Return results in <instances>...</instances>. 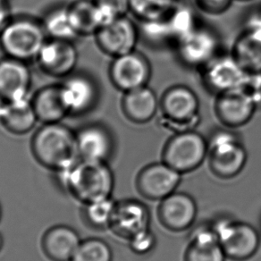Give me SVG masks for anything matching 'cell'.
I'll use <instances>...</instances> for the list:
<instances>
[{
  "label": "cell",
  "mask_w": 261,
  "mask_h": 261,
  "mask_svg": "<svg viewBox=\"0 0 261 261\" xmlns=\"http://www.w3.org/2000/svg\"><path fill=\"white\" fill-rule=\"evenodd\" d=\"M58 179L67 192L88 204L111 197L115 178L106 162L79 160L71 167L57 172Z\"/></svg>",
  "instance_id": "cell-1"
},
{
  "label": "cell",
  "mask_w": 261,
  "mask_h": 261,
  "mask_svg": "<svg viewBox=\"0 0 261 261\" xmlns=\"http://www.w3.org/2000/svg\"><path fill=\"white\" fill-rule=\"evenodd\" d=\"M32 149L36 160L55 172L79 160L75 133L60 123H44L33 136Z\"/></svg>",
  "instance_id": "cell-2"
},
{
  "label": "cell",
  "mask_w": 261,
  "mask_h": 261,
  "mask_svg": "<svg viewBox=\"0 0 261 261\" xmlns=\"http://www.w3.org/2000/svg\"><path fill=\"white\" fill-rule=\"evenodd\" d=\"M200 99L186 85H173L160 98L161 124L175 133L194 130L200 122Z\"/></svg>",
  "instance_id": "cell-3"
},
{
  "label": "cell",
  "mask_w": 261,
  "mask_h": 261,
  "mask_svg": "<svg viewBox=\"0 0 261 261\" xmlns=\"http://www.w3.org/2000/svg\"><path fill=\"white\" fill-rule=\"evenodd\" d=\"M47 37L41 22L28 17L10 19L0 32V46L7 57L27 63L36 59Z\"/></svg>",
  "instance_id": "cell-4"
},
{
  "label": "cell",
  "mask_w": 261,
  "mask_h": 261,
  "mask_svg": "<svg viewBox=\"0 0 261 261\" xmlns=\"http://www.w3.org/2000/svg\"><path fill=\"white\" fill-rule=\"evenodd\" d=\"M232 130H216L207 140L211 172L221 179L236 177L243 171L248 159L239 135Z\"/></svg>",
  "instance_id": "cell-5"
},
{
  "label": "cell",
  "mask_w": 261,
  "mask_h": 261,
  "mask_svg": "<svg viewBox=\"0 0 261 261\" xmlns=\"http://www.w3.org/2000/svg\"><path fill=\"white\" fill-rule=\"evenodd\" d=\"M208 154L207 140L194 130L175 133L164 146L162 161L180 174L197 169Z\"/></svg>",
  "instance_id": "cell-6"
},
{
  "label": "cell",
  "mask_w": 261,
  "mask_h": 261,
  "mask_svg": "<svg viewBox=\"0 0 261 261\" xmlns=\"http://www.w3.org/2000/svg\"><path fill=\"white\" fill-rule=\"evenodd\" d=\"M211 224L228 258L247 260L257 252L260 237L252 225L226 216L218 217Z\"/></svg>",
  "instance_id": "cell-7"
},
{
  "label": "cell",
  "mask_w": 261,
  "mask_h": 261,
  "mask_svg": "<svg viewBox=\"0 0 261 261\" xmlns=\"http://www.w3.org/2000/svg\"><path fill=\"white\" fill-rule=\"evenodd\" d=\"M220 46L218 33L211 27L199 23L178 40L175 51L182 65L200 70L221 52Z\"/></svg>",
  "instance_id": "cell-8"
},
{
  "label": "cell",
  "mask_w": 261,
  "mask_h": 261,
  "mask_svg": "<svg viewBox=\"0 0 261 261\" xmlns=\"http://www.w3.org/2000/svg\"><path fill=\"white\" fill-rule=\"evenodd\" d=\"M200 71L204 87L216 95L242 89L249 73L231 52H220Z\"/></svg>",
  "instance_id": "cell-9"
},
{
  "label": "cell",
  "mask_w": 261,
  "mask_h": 261,
  "mask_svg": "<svg viewBox=\"0 0 261 261\" xmlns=\"http://www.w3.org/2000/svg\"><path fill=\"white\" fill-rule=\"evenodd\" d=\"M151 74L150 62L145 55L137 50L113 58L109 66L111 83L123 93L147 86Z\"/></svg>",
  "instance_id": "cell-10"
},
{
  "label": "cell",
  "mask_w": 261,
  "mask_h": 261,
  "mask_svg": "<svg viewBox=\"0 0 261 261\" xmlns=\"http://www.w3.org/2000/svg\"><path fill=\"white\" fill-rule=\"evenodd\" d=\"M95 37L100 50L114 58L136 49L140 30L135 22L123 15L98 30Z\"/></svg>",
  "instance_id": "cell-11"
},
{
  "label": "cell",
  "mask_w": 261,
  "mask_h": 261,
  "mask_svg": "<svg viewBox=\"0 0 261 261\" xmlns=\"http://www.w3.org/2000/svg\"><path fill=\"white\" fill-rule=\"evenodd\" d=\"M181 178V174L162 161L143 167L136 179V187L143 198L162 200L175 192Z\"/></svg>",
  "instance_id": "cell-12"
},
{
  "label": "cell",
  "mask_w": 261,
  "mask_h": 261,
  "mask_svg": "<svg viewBox=\"0 0 261 261\" xmlns=\"http://www.w3.org/2000/svg\"><path fill=\"white\" fill-rule=\"evenodd\" d=\"M215 114L220 123L230 129L244 126L252 119L257 105L243 89L217 95Z\"/></svg>",
  "instance_id": "cell-13"
},
{
  "label": "cell",
  "mask_w": 261,
  "mask_h": 261,
  "mask_svg": "<svg viewBox=\"0 0 261 261\" xmlns=\"http://www.w3.org/2000/svg\"><path fill=\"white\" fill-rule=\"evenodd\" d=\"M44 73L65 78L73 73L78 62V52L73 41L47 40L36 58Z\"/></svg>",
  "instance_id": "cell-14"
},
{
  "label": "cell",
  "mask_w": 261,
  "mask_h": 261,
  "mask_svg": "<svg viewBox=\"0 0 261 261\" xmlns=\"http://www.w3.org/2000/svg\"><path fill=\"white\" fill-rule=\"evenodd\" d=\"M197 204L192 196L174 192L161 200L158 208L160 224L172 232H182L195 221Z\"/></svg>",
  "instance_id": "cell-15"
},
{
  "label": "cell",
  "mask_w": 261,
  "mask_h": 261,
  "mask_svg": "<svg viewBox=\"0 0 261 261\" xmlns=\"http://www.w3.org/2000/svg\"><path fill=\"white\" fill-rule=\"evenodd\" d=\"M150 212L145 204L137 200L116 202L109 228L116 236L130 240L138 232L149 228Z\"/></svg>",
  "instance_id": "cell-16"
},
{
  "label": "cell",
  "mask_w": 261,
  "mask_h": 261,
  "mask_svg": "<svg viewBox=\"0 0 261 261\" xmlns=\"http://www.w3.org/2000/svg\"><path fill=\"white\" fill-rule=\"evenodd\" d=\"M59 89L69 115L87 112L94 107L98 99V90L94 82L81 73H72L64 78Z\"/></svg>",
  "instance_id": "cell-17"
},
{
  "label": "cell",
  "mask_w": 261,
  "mask_h": 261,
  "mask_svg": "<svg viewBox=\"0 0 261 261\" xmlns=\"http://www.w3.org/2000/svg\"><path fill=\"white\" fill-rule=\"evenodd\" d=\"M32 73L26 62L7 58L0 60V99L31 98Z\"/></svg>",
  "instance_id": "cell-18"
},
{
  "label": "cell",
  "mask_w": 261,
  "mask_h": 261,
  "mask_svg": "<svg viewBox=\"0 0 261 261\" xmlns=\"http://www.w3.org/2000/svg\"><path fill=\"white\" fill-rule=\"evenodd\" d=\"M77 154L80 160L106 162L113 149L112 135L105 127L90 124L75 133Z\"/></svg>",
  "instance_id": "cell-19"
},
{
  "label": "cell",
  "mask_w": 261,
  "mask_h": 261,
  "mask_svg": "<svg viewBox=\"0 0 261 261\" xmlns=\"http://www.w3.org/2000/svg\"><path fill=\"white\" fill-rule=\"evenodd\" d=\"M38 121L32 98L0 101V126L12 135L28 134Z\"/></svg>",
  "instance_id": "cell-20"
},
{
  "label": "cell",
  "mask_w": 261,
  "mask_h": 261,
  "mask_svg": "<svg viewBox=\"0 0 261 261\" xmlns=\"http://www.w3.org/2000/svg\"><path fill=\"white\" fill-rule=\"evenodd\" d=\"M123 115L130 122L137 124L149 123L160 110V98L148 85L123 93Z\"/></svg>",
  "instance_id": "cell-21"
},
{
  "label": "cell",
  "mask_w": 261,
  "mask_h": 261,
  "mask_svg": "<svg viewBox=\"0 0 261 261\" xmlns=\"http://www.w3.org/2000/svg\"><path fill=\"white\" fill-rule=\"evenodd\" d=\"M231 53L247 73H261V26L247 24Z\"/></svg>",
  "instance_id": "cell-22"
},
{
  "label": "cell",
  "mask_w": 261,
  "mask_h": 261,
  "mask_svg": "<svg viewBox=\"0 0 261 261\" xmlns=\"http://www.w3.org/2000/svg\"><path fill=\"white\" fill-rule=\"evenodd\" d=\"M81 243L80 237L73 229L65 225H58L45 233L42 247L44 252L51 260L70 261Z\"/></svg>",
  "instance_id": "cell-23"
},
{
  "label": "cell",
  "mask_w": 261,
  "mask_h": 261,
  "mask_svg": "<svg viewBox=\"0 0 261 261\" xmlns=\"http://www.w3.org/2000/svg\"><path fill=\"white\" fill-rule=\"evenodd\" d=\"M37 118L41 123H60L68 111L60 94L59 85L44 87L32 98Z\"/></svg>",
  "instance_id": "cell-24"
},
{
  "label": "cell",
  "mask_w": 261,
  "mask_h": 261,
  "mask_svg": "<svg viewBox=\"0 0 261 261\" xmlns=\"http://www.w3.org/2000/svg\"><path fill=\"white\" fill-rule=\"evenodd\" d=\"M49 39L73 41L80 36L73 23L69 7H58L47 12L41 21Z\"/></svg>",
  "instance_id": "cell-25"
},
{
  "label": "cell",
  "mask_w": 261,
  "mask_h": 261,
  "mask_svg": "<svg viewBox=\"0 0 261 261\" xmlns=\"http://www.w3.org/2000/svg\"><path fill=\"white\" fill-rule=\"evenodd\" d=\"M69 8L75 29L80 36L95 35L101 28L98 6L94 0H79Z\"/></svg>",
  "instance_id": "cell-26"
},
{
  "label": "cell",
  "mask_w": 261,
  "mask_h": 261,
  "mask_svg": "<svg viewBox=\"0 0 261 261\" xmlns=\"http://www.w3.org/2000/svg\"><path fill=\"white\" fill-rule=\"evenodd\" d=\"M179 0H130V12L142 22L167 18L177 7Z\"/></svg>",
  "instance_id": "cell-27"
},
{
  "label": "cell",
  "mask_w": 261,
  "mask_h": 261,
  "mask_svg": "<svg viewBox=\"0 0 261 261\" xmlns=\"http://www.w3.org/2000/svg\"><path fill=\"white\" fill-rule=\"evenodd\" d=\"M116 205L112 197L86 204L84 211L86 221L96 229L109 228Z\"/></svg>",
  "instance_id": "cell-28"
},
{
  "label": "cell",
  "mask_w": 261,
  "mask_h": 261,
  "mask_svg": "<svg viewBox=\"0 0 261 261\" xmlns=\"http://www.w3.org/2000/svg\"><path fill=\"white\" fill-rule=\"evenodd\" d=\"M109 244L99 239H89L80 243L72 261H112Z\"/></svg>",
  "instance_id": "cell-29"
},
{
  "label": "cell",
  "mask_w": 261,
  "mask_h": 261,
  "mask_svg": "<svg viewBox=\"0 0 261 261\" xmlns=\"http://www.w3.org/2000/svg\"><path fill=\"white\" fill-rule=\"evenodd\" d=\"M226 255L220 243L196 244L189 243L185 261H225Z\"/></svg>",
  "instance_id": "cell-30"
},
{
  "label": "cell",
  "mask_w": 261,
  "mask_h": 261,
  "mask_svg": "<svg viewBox=\"0 0 261 261\" xmlns=\"http://www.w3.org/2000/svg\"><path fill=\"white\" fill-rule=\"evenodd\" d=\"M156 240L150 229L138 232L129 240L130 250L137 255H146L154 250Z\"/></svg>",
  "instance_id": "cell-31"
},
{
  "label": "cell",
  "mask_w": 261,
  "mask_h": 261,
  "mask_svg": "<svg viewBox=\"0 0 261 261\" xmlns=\"http://www.w3.org/2000/svg\"><path fill=\"white\" fill-rule=\"evenodd\" d=\"M232 2L233 0H194L196 8L210 15L224 14L232 6Z\"/></svg>",
  "instance_id": "cell-32"
},
{
  "label": "cell",
  "mask_w": 261,
  "mask_h": 261,
  "mask_svg": "<svg viewBox=\"0 0 261 261\" xmlns=\"http://www.w3.org/2000/svg\"><path fill=\"white\" fill-rule=\"evenodd\" d=\"M250 95L257 105L261 108V73H248L246 82L242 88Z\"/></svg>",
  "instance_id": "cell-33"
},
{
  "label": "cell",
  "mask_w": 261,
  "mask_h": 261,
  "mask_svg": "<svg viewBox=\"0 0 261 261\" xmlns=\"http://www.w3.org/2000/svg\"><path fill=\"white\" fill-rule=\"evenodd\" d=\"M97 4L112 10L118 16L130 12V0H94Z\"/></svg>",
  "instance_id": "cell-34"
},
{
  "label": "cell",
  "mask_w": 261,
  "mask_h": 261,
  "mask_svg": "<svg viewBox=\"0 0 261 261\" xmlns=\"http://www.w3.org/2000/svg\"><path fill=\"white\" fill-rule=\"evenodd\" d=\"M10 13L8 5H0V32L10 21Z\"/></svg>",
  "instance_id": "cell-35"
},
{
  "label": "cell",
  "mask_w": 261,
  "mask_h": 261,
  "mask_svg": "<svg viewBox=\"0 0 261 261\" xmlns=\"http://www.w3.org/2000/svg\"><path fill=\"white\" fill-rule=\"evenodd\" d=\"M2 246H3V237L0 234V250L2 249Z\"/></svg>",
  "instance_id": "cell-36"
},
{
  "label": "cell",
  "mask_w": 261,
  "mask_h": 261,
  "mask_svg": "<svg viewBox=\"0 0 261 261\" xmlns=\"http://www.w3.org/2000/svg\"><path fill=\"white\" fill-rule=\"evenodd\" d=\"M8 0H0V5H7Z\"/></svg>",
  "instance_id": "cell-37"
},
{
  "label": "cell",
  "mask_w": 261,
  "mask_h": 261,
  "mask_svg": "<svg viewBox=\"0 0 261 261\" xmlns=\"http://www.w3.org/2000/svg\"><path fill=\"white\" fill-rule=\"evenodd\" d=\"M238 1H250V0H238Z\"/></svg>",
  "instance_id": "cell-38"
},
{
  "label": "cell",
  "mask_w": 261,
  "mask_h": 261,
  "mask_svg": "<svg viewBox=\"0 0 261 261\" xmlns=\"http://www.w3.org/2000/svg\"><path fill=\"white\" fill-rule=\"evenodd\" d=\"M0 218H1V207H0Z\"/></svg>",
  "instance_id": "cell-39"
}]
</instances>
